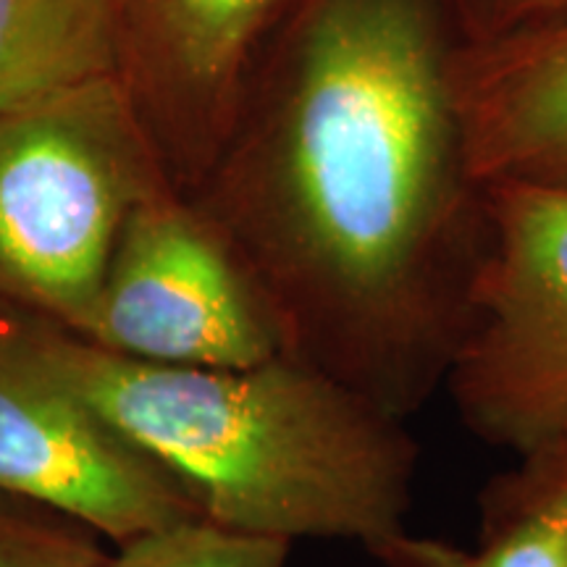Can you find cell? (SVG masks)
<instances>
[{"instance_id": "cell-1", "label": "cell", "mask_w": 567, "mask_h": 567, "mask_svg": "<svg viewBox=\"0 0 567 567\" xmlns=\"http://www.w3.org/2000/svg\"><path fill=\"white\" fill-rule=\"evenodd\" d=\"M446 0H310L255 213L289 358L408 417L444 389L484 234Z\"/></svg>"}, {"instance_id": "cell-2", "label": "cell", "mask_w": 567, "mask_h": 567, "mask_svg": "<svg viewBox=\"0 0 567 567\" xmlns=\"http://www.w3.org/2000/svg\"><path fill=\"white\" fill-rule=\"evenodd\" d=\"M0 326L27 363L166 467L203 520L371 555L408 530L421 446L405 417L329 373L289 354L252 368L147 363L40 316Z\"/></svg>"}, {"instance_id": "cell-3", "label": "cell", "mask_w": 567, "mask_h": 567, "mask_svg": "<svg viewBox=\"0 0 567 567\" xmlns=\"http://www.w3.org/2000/svg\"><path fill=\"white\" fill-rule=\"evenodd\" d=\"M147 195L116 76L0 111V297L87 334L118 234Z\"/></svg>"}, {"instance_id": "cell-4", "label": "cell", "mask_w": 567, "mask_h": 567, "mask_svg": "<svg viewBox=\"0 0 567 567\" xmlns=\"http://www.w3.org/2000/svg\"><path fill=\"white\" fill-rule=\"evenodd\" d=\"M444 389L488 446L520 457L567 436L565 184H484V234Z\"/></svg>"}, {"instance_id": "cell-5", "label": "cell", "mask_w": 567, "mask_h": 567, "mask_svg": "<svg viewBox=\"0 0 567 567\" xmlns=\"http://www.w3.org/2000/svg\"><path fill=\"white\" fill-rule=\"evenodd\" d=\"M82 339L163 365L252 368L284 354L279 329L229 243L153 195L126 216Z\"/></svg>"}, {"instance_id": "cell-6", "label": "cell", "mask_w": 567, "mask_h": 567, "mask_svg": "<svg viewBox=\"0 0 567 567\" xmlns=\"http://www.w3.org/2000/svg\"><path fill=\"white\" fill-rule=\"evenodd\" d=\"M0 494L113 544L203 520L166 467L21 358L0 326Z\"/></svg>"}, {"instance_id": "cell-7", "label": "cell", "mask_w": 567, "mask_h": 567, "mask_svg": "<svg viewBox=\"0 0 567 567\" xmlns=\"http://www.w3.org/2000/svg\"><path fill=\"white\" fill-rule=\"evenodd\" d=\"M455 95L467 168L481 187L544 176L567 158V21L460 45Z\"/></svg>"}, {"instance_id": "cell-8", "label": "cell", "mask_w": 567, "mask_h": 567, "mask_svg": "<svg viewBox=\"0 0 567 567\" xmlns=\"http://www.w3.org/2000/svg\"><path fill=\"white\" fill-rule=\"evenodd\" d=\"M118 0H0V111L113 76Z\"/></svg>"}, {"instance_id": "cell-9", "label": "cell", "mask_w": 567, "mask_h": 567, "mask_svg": "<svg viewBox=\"0 0 567 567\" xmlns=\"http://www.w3.org/2000/svg\"><path fill=\"white\" fill-rule=\"evenodd\" d=\"M476 567H567V436L517 457L481 499Z\"/></svg>"}, {"instance_id": "cell-10", "label": "cell", "mask_w": 567, "mask_h": 567, "mask_svg": "<svg viewBox=\"0 0 567 567\" xmlns=\"http://www.w3.org/2000/svg\"><path fill=\"white\" fill-rule=\"evenodd\" d=\"M168 71L200 95L234 82L279 0H130Z\"/></svg>"}, {"instance_id": "cell-11", "label": "cell", "mask_w": 567, "mask_h": 567, "mask_svg": "<svg viewBox=\"0 0 567 567\" xmlns=\"http://www.w3.org/2000/svg\"><path fill=\"white\" fill-rule=\"evenodd\" d=\"M292 542L189 520L118 547L109 567H284Z\"/></svg>"}, {"instance_id": "cell-12", "label": "cell", "mask_w": 567, "mask_h": 567, "mask_svg": "<svg viewBox=\"0 0 567 567\" xmlns=\"http://www.w3.org/2000/svg\"><path fill=\"white\" fill-rule=\"evenodd\" d=\"M109 559L80 523L0 494V567H109Z\"/></svg>"}, {"instance_id": "cell-13", "label": "cell", "mask_w": 567, "mask_h": 567, "mask_svg": "<svg viewBox=\"0 0 567 567\" xmlns=\"http://www.w3.org/2000/svg\"><path fill=\"white\" fill-rule=\"evenodd\" d=\"M463 45H488L567 21V0H446Z\"/></svg>"}, {"instance_id": "cell-14", "label": "cell", "mask_w": 567, "mask_h": 567, "mask_svg": "<svg viewBox=\"0 0 567 567\" xmlns=\"http://www.w3.org/2000/svg\"><path fill=\"white\" fill-rule=\"evenodd\" d=\"M373 557L386 567H476L473 551L444 538L413 536L408 530L389 538L384 547L373 551Z\"/></svg>"}, {"instance_id": "cell-15", "label": "cell", "mask_w": 567, "mask_h": 567, "mask_svg": "<svg viewBox=\"0 0 567 567\" xmlns=\"http://www.w3.org/2000/svg\"><path fill=\"white\" fill-rule=\"evenodd\" d=\"M536 179H542V182H555V184H565L567 187V158L565 161H559L555 168H549L547 174L544 176H536Z\"/></svg>"}]
</instances>
